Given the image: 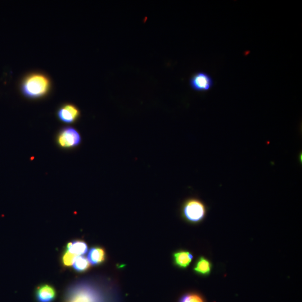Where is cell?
<instances>
[{
	"label": "cell",
	"mask_w": 302,
	"mask_h": 302,
	"mask_svg": "<svg viewBox=\"0 0 302 302\" xmlns=\"http://www.w3.org/2000/svg\"><path fill=\"white\" fill-rule=\"evenodd\" d=\"M90 268H91V264L88 259L82 256L77 257L73 264V268L75 272L85 273L87 272Z\"/></svg>",
	"instance_id": "obj_12"
},
{
	"label": "cell",
	"mask_w": 302,
	"mask_h": 302,
	"mask_svg": "<svg viewBox=\"0 0 302 302\" xmlns=\"http://www.w3.org/2000/svg\"><path fill=\"white\" fill-rule=\"evenodd\" d=\"M207 208L204 202L197 198H189L182 207V217L187 222L196 224L202 221L206 217Z\"/></svg>",
	"instance_id": "obj_3"
},
{
	"label": "cell",
	"mask_w": 302,
	"mask_h": 302,
	"mask_svg": "<svg viewBox=\"0 0 302 302\" xmlns=\"http://www.w3.org/2000/svg\"><path fill=\"white\" fill-rule=\"evenodd\" d=\"M190 85L195 91L205 92L213 87L214 81L208 74L204 72H198L192 76Z\"/></svg>",
	"instance_id": "obj_5"
},
{
	"label": "cell",
	"mask_w": 302,
	"mask_h": 302,
	"mask_svg": "<svg viewBox=\"0 0 302 302\" xmlns=\"http://www.w3.org/2000/svg\"><path fill=\"white\" fill-rule=\"evenodd\" d=\"M63 302H106L105 296L96 287L79 283L70 287Z\"/></svg>",
	"instance_id": "obj_2"
},
{
	"label": "cell",
	"mask_w": 302,
	"mask_h": 302,
	"mask_svg": "<svg viewBox=\"0 0 302 302\" xmlns=\"http://www.w3.org/2000/svg\"><path fill=\"white\" fill-rule=\"evenodd\" d=\"M193 256L190 252L180 250L173 254L174 263L179 268L186 269L191 264Z\"/></svg>",
	"instance_id": "obj_9"
},
{
	"label": "cell",
	"mask_w": 302,
	"mask_h": 302,
	"mask_svg": "<svg viewBox=\"0 0 302 302\" xmlns=\"http://www.w3.org/2000/svg\"><path fill=\"white\" fill-rule=\"evenodd\" d=\"M180 302H204V301L199 295L188 294L183 296Z\"/></svg>",
	"instance_id": "obj_14"
},
{
	"label": "cell",
	"mask_w": 302,
	"mask_h": 302,
	"mask_svg": "<svg viewBox=\"0 0 302 302\" xmlns=\"http://www.w3.org/2000/svg\"><path fill=\"white\" fill-rule=\"evenodd\" d=\"M52 88L50 78L47 74L38 71L26 75L21 80L19 86L22 96L31 100L46 97Z\"/></svg>",
	"instance_id": "obj_1"
},
{
	"label": "cell",
	"mask_w": 302,
	"mask_h": 302,
	"mask_svg": "<svg viewBox=\"0 0 302 302\" xmlns=\"http://www.w3.org/2000/svg\"><path fill=\"white\" fill-rule=\"evenodd\" d=\"M34 297L37 302H53L57 299V292L53 286L42 284L36 288Z\"/></svg>",
	"instance_id": "obj_7"
},
{
	"label": "cell",
	"mask_w": 302,
	"mask_h": 302,
	"mask_svg": "<svg viewBox=\"0 0 302 302\" xmlns=\"http://www.w3.org/2000/svg\"><path fill=\"white\" fill-rule=\"evenodd\" d=\"M66 249L75 255L82 256L87 253L88 246L84 241L75 240L67 243Z\"/></svg>",
	"instance_id": "obj_10"
},
{
	"label": "cell",
	"mask_w": 302,
	"mask_h": 302,
	"mask_svg": "<svg viewBox=\"0 0 302 302\" xmlns=\"http://www.w3.org/2000/svg\"><path fill=\"white\" fill-rule=\"evenodd\" d=\"M211 270V263L204 257H201L198 259L194 267V271L202 276H208L210 273Z\"/></svg>",
	"instance_id": "obj_11"
},
{
	"label": "cell",
	"mask_w": 302,
	"mask_h": 302,
	"mask_svg": "<svg viewBox=\"0 0 302 302\" xmlns=\"http://www.w3.org/2000/svg\"><path fill=\"white\" fill-rule=\"evenodd\" d=\"M80 115L79 108L72 103L62 105L57 112L58 118L67 124L75 123L79 119Z\"/></svg>",
	"instance_id": "obj_6"
},
{
	"label": "cell",
	"mask_w": 302,
	"mask_h": 302,
	"mask_svg": "<svg viewBox=\"0 0 302 302\" xmlns=\"http://www.w3.org/2000/svg\"><path fill=\"white\" fill-rule=\"evenodd\" d=\"M88 258L90 264L100 265L105 263L106 259V251L102 247L94 246L90 250Z\"/></svg>",
	"instance_id": "obj_8"
},
{
	"label": "cell",
	"mask_w": 302,
	"mask_h": 302,
	"mask_svg": "<svg viewBox=\"0 0 302 302\" xmlns=\"http://www.w3.org/2000/svg\"><path fill=\"white\" fill-rule=\"evenodd\" d=\"M79 256L71 253L70 251L65 249L61 256V264L64 268H67L73 265L75 261Z\"/></svg>",
	"instance_id": "obj_13"
},
{
	"label": "cell",
	"mask_w": 302,
	"mask_h": 302,
	"mask_svg": "<svg viewBox=\"0 0 302 302\" xmlns=\"http://www.w3.org/2000/svg\"><path fill=\"white\" fill-rule=\"evenodd\" d=\"M81 142L80 133L73 127L62 129L57 136V143L62 148H74L80 145Z\"/></svg>",
	"instance_id": "obj_4"
}]
</instances>
